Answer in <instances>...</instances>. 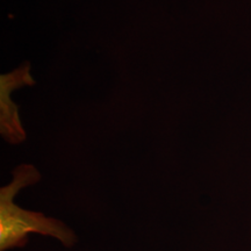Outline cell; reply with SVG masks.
<instances>
[{
  "instance_id": "6da1fadb",
  "label": "cell",
  "mask_w": 251,
  "mask_h": 251,
  "mask_svg": "<svg viewBox=\"0 0 251 251\" xmlns=\"http://www.w3.org/2000/svg\"><path fill=\"white\" fill-rule=\"evenodd\" d=\"M40 172L33 165H20L13 179L0 191V249L23 247L28 233H40L58 238L67 247L76 242V236L67 226L41 213L29 212L15 205L14 198L24 187L40 180Z\"/></svg>"
},
{
  "instance_id": "7a4b0ae2",
  "label": "cell",
  "mask_w": 251,
  "mask_h": 251,
  "mask_svg": "<svg viewBox=\"0 0 251 251\" xmlns=\"http://www.w3.org/2000/svg\"><path fill=\"white\" fill-rule=\"evenodd\" d=\"M35 84L29 63H23L15 70L2 74L0 77V134L11 144H19L26 140L19 107L12 101V93L25 86Z\"/></svg>"
}]
</instances>
